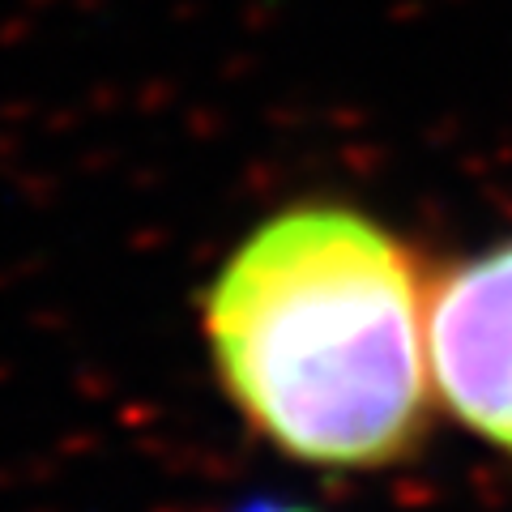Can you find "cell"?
Masks as SVG:
<instances>
[{"mask_svg": "<svg viewBox=\"0 0 512 512\" xmlns=\"http://www.w3.org/2000/svg\"><path fill=\"white\" fill-rule=\"evenodd\" d=\"M205 342L235 410L316 470H384L427 436L431 286L350 205H291L244 235L205 295Z\"/></svg>", "mask_w": 512, "mask_h": 512, "instance_id": "1", "label": "cell"}, {"mask_svg": "<svg viewBox=\"0 0 512 512\" xmlns=\"http://www.w3.org/2000/svg\"><path fill=\"white\" fill-rule=\"evenodd\" d=\"M431 380L461 427L512 453V239L431 286Z\"/></svg>", "mask_w": 512, "mask_h": 512, "instance_id": "2", "label": "cell"}]
</instances>
